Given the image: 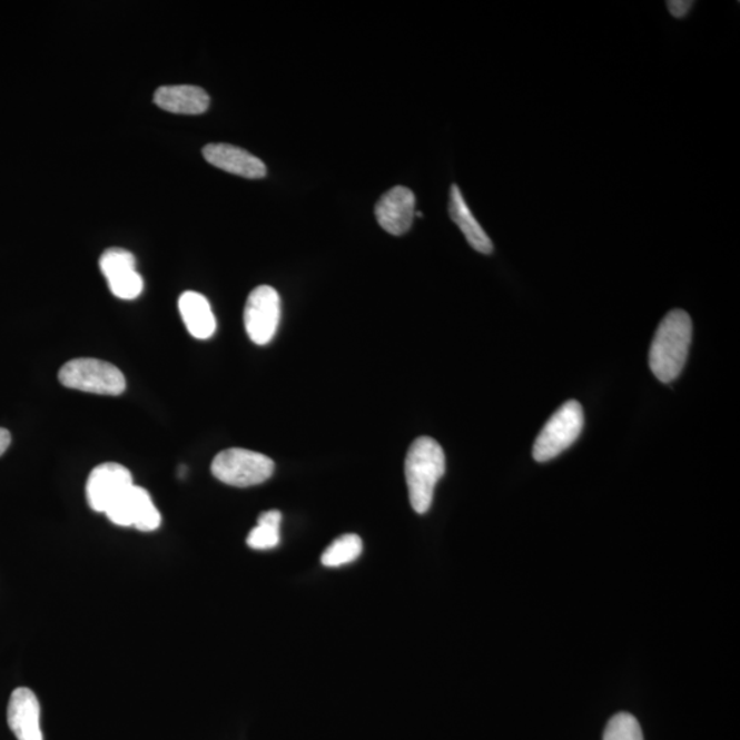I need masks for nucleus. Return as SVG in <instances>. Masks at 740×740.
<instances>
[{
  "label": "nucleus",
  "instance_id": "6",
  "mask_svg": "<svg viewBox=\"0 0 740 740\" xmlns=\"http://www.w3.org/2000/svg\"><path fill=\"white\" fill-rule=\"evenodd\" d=\"M282 304L275 288L260 286L248 295L245 307V327L248 337L258 346L274 339L280 323Z\"/></svg>",
  "mask_w": 740,
  "mask_h": 740
},
{
  "label": "nucleus",
  "instance_id": "15",
  "mask_svg": "<svg viewBox=\"0 0 740 740\" xmlns=\"http://www.w3.org/2000/svg\"><path fill=\"white\" fill-rule=\"evenodd\" d=\"M130 526L141 532H152L161 525V513H159L148 491L139 485L130 489L129 494Z\"/></svg>",
  "mask_w": 740,
  "mask_h": 740
},
{
  "label": "nucleus",
  "instance_id": "20",
  "mask_svg": "<svg viewBox=\"0 0 740 740\" xmlns=\"http://www.w3.org/2000/svg\"><path fill=\"white\" fill-rule=\"evenodd\" d=\"M11 443V435L8 430L0 428V455L6 453Z\"/></svg>",
  "mask_w": 740,
  "mask_h": 740
},
{
  "label": "nucleus",
  "instance_id": "18",
  "mask_svg": "<svg viewBox=\"0 0 740 740\" xmlns=\"http://www.w3.org/2000/svg\"><path fill=\"white\" fill-rule=\"evenodd\" d=\"M603 740H644L641 724L630 713H619L609 720Z\"/></svg>",
  "mask_w": 740,
  "mask_h": 740
},
{
  "label": "nucleus",
  "instance_id": "13",
  "mask_svg": "<svg viewBox=\"0 0 740 740\" xmlns=\"http://www.w3.org/2000/svg\"><path fill=\"white\" fill-rule=\"evenodd\" d=\"M448 213L472 248L482 254L494 251L493 241H491L482 225L473 216V213L465 203L463 193L455 185L450 189Z\"/></svg>",
  "mask_w": 740,
  "mask_h": 740
},
{
  "label": "nucleus",
  "instance_id": "14",
  "mask_svg": "<svg viewBox=\"0 0 740 740\" xmlns=\"http://www.w3.org/2000/svg\"><path fill=\"white\" fill-rule=\"evenodd\" d=\"M179 310L188 333L195 339L206 341L215 335L217 323L206 296L195 292H186L180 296Z\"/></svg>",
  "mask_w": 740,
  "mask_h": 740
},
{
  "label": "nucleus",
  "instance_id": "1",
  "mask_svg": "<svg viewBox=\"0 0 740 740\" xmlns=\"http://www.w3.org/2000/svg\"><path fill=\"white\" fill-rule=\"evenodd\" d=\"M692 341L691 318L672 310L662 319L649 353L651 372L661 383H671L682 373Z\"/></svg>",
  "mask_w": 740,
  "mask_h": 740
},
{
  "label": "nucleus",
  "instance_id": "4",
  "mask_svg": "<svg viewBox=\"0 0 740 740\" xmlns=\"http://www.w3.org/2000/svg\"><path fill=\"white\" fill-rule=\"evenodd\" d=\"M275 463L266 455L246 448H228L211 463L213 476L233 487H253L274 475Z\"/></svg>",
  "mask_w": 740,
  "mask_h": 740
},
{
  "label": "nucleus",
  "instance_id": "17",
  "mask_svg": "<svg viewBox=\"0 0 740 740\" xmlns=\"http://www.w3.org/2000/svg\"><path fill=\"white\" fill-rule=\"evenodd\" d=\"M363 553V541L358 535L347 534L337 537L322 555L324 566L339 568L351 564Z\"/></svg>",
  "mask_w": 740,
  "mask_h": 740
},
{
  "label": "nucleus",
  "instance_id": "19",
  "mask_svg": "<svg viewBox=\"0 0 740 740\" xmlns=\"http://www.w3.org/2000/svg\"><path fill=\"white\" fill-rule=\"evenodd\" d=\"M667 4L668 10L671 11L674 19H683V17L689 14L694 3L689 2V0H672V2H668Z\"/></svg>",
  "mask_w": 740,
  "mask_h": 740
},
{
  "label": "nucleus",
  "instance_id": "8",
  "mask_svg": "<svg viewBox=\"0 0 740 740\" xmlns=\"http://www.w3.org/2000/svg\"><path fill=\"white\" fill-rule=\"evenodd\" d=\"M134 478L126 466L106 463L93 467L87 481V501L92 511L105 513L112 502L132 487Z\"/></svg>",
  "mask_w": 740,
  "mask_h": 740
},
{
  "label": "nucleus",
  "instance_id": "12",
  "mask_svg": "<svg viewBox=\"0 0 740 740\" xmlns=\"http://www.w3.org/2000/svg\"><path fill=\"white\" fill-rule=\"evenodd\" d=\"M154 103L176 115L197 116L209 109L210 98L200 87L165 86L154 93Z\"/></svg>",
  "mask_w": 740,
  "mask_h": 740
},
{
  "label": "nucleus",
  "instance_id": "10",
  "mask_svg": "<svg viewBox=\"0 0 740 740\" xmlns=\"http://www.w3.org/2000/svg\"><path fill=\"white\" fill-rule=\"evenodd\" d=\"M10 730L19 740H43L40 728V703L34 692L27 687L16 689L8 707Z\"/></svg>",
  "mask_w": 740,
  "mask_h": 740
},
{
  "label": "nucleus",
  "instance_id": "2",
  "mask_svg": "<svg viewBox=\"0 0 740 740\" xmlns=\"http://www.w3.org/2000/svg\"><path fill=\"white\" fill-rule=\"evenodd\" d=\"M444 472L446 457L440 443L428 436L418 437L412 443L406 455L405 475L414 512L424 514L430 511L436 484Z\"/></svg>",
  "mask_w": 740,
  "mask_h": 740
},
{
  "label": "nucleus",
  "instance_id": "16",
  "mask_svg": "<svg viewBox=\"0 0 740 740\" xmlns=\"http://www.w3.org/2000/svg\"><path fill=\"white\" fill-rule=\"evenodd\" d=\"M282 513L269 511L260 514L258 525L251 530L247 544L254 550L275 549L280 543Z\"/></svg>",
  "mask_w": 740,
  "mask_h": 740
},
{
  "label": "nucleus",
  "instance_id": "11",
  "mask_svg": "<svg viewBox=\"0 0 740 740\" xmlns=\"http://www.w3.org/2000/svg\"><path fill=\"white\" fill-rule=\"evenodd\" d=\"M204 157L213 167L246 179H263L266 167L259 158L240 147L216 144L204 148Z\"/></svg>",
  "mask_w": 740,
  "mask_h": 740
},
{
  "label": "nucleus",
  "instance_id": "5",
  "mask_svg": "<svg viewBox=\"0 0 740 740\" xmlns=\"http://www.w3.org/2000/svg\"><path fill=\"white\" fill-rule=\"evenodd\" d=\"M584 413L578 401H568L549 420L534 444V458L537 463L559 457L570 448L582 434Z\"/></svg>",
  "mask_w": 740,
  "mask_h": 740
},
{
  "label": "nucleus",
  "instance_id": "9",
  "mask_svg": "<svg viewBox=\"0 0 740 740\" xmlns=\"http://www.w3.org/2000/svg\"><path fill=\"white\" fill-rule=\"evenodd\" d=\"M375 215L378 225L386 233L394 236L404 235L412 228L416 217V197L412 189L394 187L378 200Z\"/></svg>",
  "mask_w": 740,
  "mask_h": 740
},
{
  "label": "nucleus",
  "instance_id": "7",
  "mask_svg": "<svg viewBox=\"0 0 740 740\" xmlns=\"http://www.w3.org/2000/svg\"><path fill=\"white\" fill-rule=\"evenodd\" d=\"M112 295L124 300H132L144 292V278L136 270V258L132 253L120 247H112L99 259Z\"/></svg>",
  "mask_w": 740,
  "mask_h": 740
},
{
  "label": "nucleus",
  "instance_id": "3",
  "mask_svg": "<svg viewBox=\"0 0 740 740\" xmlns=\"http://www.w3.org/2000/svg\"><path fill=\"white\" fill-rule=\"evenodd\" d=\"M62 386L98 395H121L127 388L126 376L117 366L97 358H76L58 373Z\"/></svg>",
  "mask_w": 740,
  "mask_h": 740
}]
</instances>
